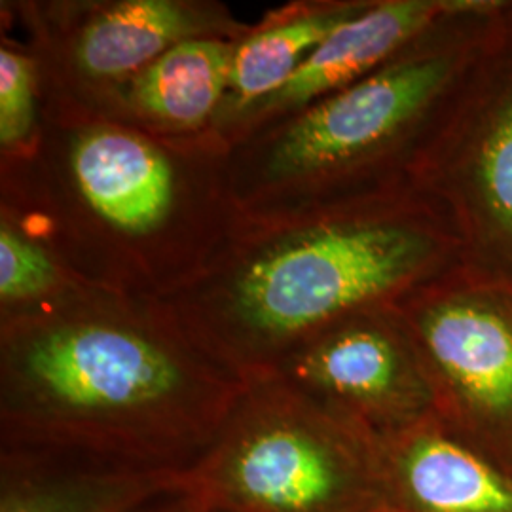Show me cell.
I'll use <instances>...</instances> for the list:
<instances>
[{
    "label": "cell",
    "instance_id": "cell-12",
    "mask_svg": "<svg viewBox=\"0 0 512 512\" xmlns=\"http://www.w3.org/2000/svg\"><path fill=\"white\" fill-rule=\"evenodd\" d=\"M238 42L226 38L181 42L88 114L165 139L217 135Z\"/></svg>",
    "mask_w": 512,
    "mask_h": 512
},
{
    "label": "cell",
    "instance_id": "cell-16",
    "mask_svg": "<svg viewBox=\"0 0 512 512\" xmlns=\"http://www.w3.org/2000/svg\"><path fill=\"white\" fill-rule=\"evenodd\" d=\"M42 88L31 50L2 35L0 40V158L35 147L42 129Z\"/></svg>",
    "mask_w": 512,
    "mask_h": 512
},
{
    "label": "cell",
    "instance_id": "cell-5",
    "mask_svg": "<svg viewBox=\"0 0 512 512\" xmlns=\"http://www.w3.org/2000/svg\"><path fill=\"white\" fill-rule=\"evenodd\" d=\"M183 490L200 512H384L378 437L274 376L247 384Z\"/></svg>",
    "mask_w": 512,
    "mask_h": 512
},
{
    "label": "cell",
    "instance_id": "cell-8",
    "mask_svg": "<svg viewBox=\"0 0 512 512\" xmlns=\"http://www.w3.org/2000/svg\"><path fill=\"white\" fill-rule=\"evenodd\" d=\"M412 184L452 220L465 260L512 277V0H503Z\"/></svg>",
    "mask_w": 512,
    "mask_h": 512
},
{
    "label": "cell",
    "instance_id": "cell-17",
    "mask_svg": "<svg viewBox=\"0 0 512 512\" xmlns=\"http://www.w3.org/2000/svg\"><path fill=\"white\" fill-rule=\"evenodd\" d=\"M137 512H200V509L194 503V499L181 488L173 494L156 499L154 503H150Z\"/></svg>",
    "mask_w": 512,
    "mask_h": 512
},
{
    "label": "cell",
    "instance_id": "cell-2",
    "mask_svg": "<svg viewBox=\"0 0 512 512\" xmlns=\"http://www.w3.org/2000/svg\"><path fill=\"white\" fill-rule=\"evenodd\" d=\"M228 150L217 135L165 139L44 105L35 147L0 158V220L84 285L164 300L209 268L243 220Z\"/></svg>",
    "mask_w": 512,
    "mask_h": 512
},
{
    "label": "cell",
    "instance_id": "cell-10",
    "mask_svg": "<svg viewBox=\"0 0 512 512\" xmlns=\"http://www.w3.org/2000/svg\"><path fill=\"white\" fill-rule=\"evenodd\" d=\"M459 0H372L359 16L336 27L289 82L249 110L228 137V147L256 129L268 128L300 110L346 90L378 69Z\"/></svg>",
    "mask_w": 512,
    "mask_h": 512
},
{
    "label": "cell",
    "instance_id": "cell-1",
    "mask_svg": "<svg viewBox=\"0 0 512 512\" xmlns=\"http://www.w3.org/2000/svg\"><path fill=\"white\" fill-rule=\"evenodd\" d=\"M247 384L164 300L76 283L0 315V448L186 471Z\"/></svg>",
    "mask_w": 512,
    "mask_h": 512
},
{
    "label": "cell",
    "instance_id": "cell-3",
    "mask_svg": "<svg viewBox=\"0 0 512 512\" xmlns=\"http://www.w3.org/2000/svg\"><path fill=\"white\" fill-rule=\"evenodd\" d=\"M463 258L444 209L404 184L293 215L243 217L209 268L164 302L251 382L332 323L393 308Z\"/></svg>",
    "mask_w": 512,
    "mask_h": 512
},
{
    "label": "cell",
    "instance_id": "cell-11",
    "mask_svg": "<svg viewBox=\"0 0 512 512\" xmlns=\"http://www.w3.org/2000/svg\"><path fill=\"white\" fill-rule=\"evenodd\" d=\"M384 512H512V475L433 414L378 437Z\"/></svg>",
    "mask_w": 512,
    "mask_h": 512
},
{
    "label": "cell",
    "instance_id": "cell-13",
    "mask_svg": "<svg viewBox=\"0 0 512 512\" xmlns=\"http://www.w3.org/2000/svg\"><path fill=\"white\" fill-rule=\"evenodd\" d=\"M183 488V471L0 448V512H137Z\"/></svg>",
    "mask_w": 512,
    "mask_h": 512
},
{
    "label": "cell",
    "instance_id": "cell-15",
    "mask_svg": "<svg viewBox=\"0 0 512 512\" xmlns=\"http://www.w3.org/2000/svg\"><path fill=\"white\" fill-rule=\"evenodd\" d=\"M76 283L44 245L0 220V315L35 308Z\"/></svg>",
    "mask_w": 512,
    "mask_h": 512
},
{
    "label": "cell",
    "instance_id": "cell-7",
    "mask_svg": "<svg viewBox=\"0 0 512 512\" xmlns=\"http://www.w3.org/2000/svg\"><path fill=\"white\" fill-rule=\"evenodd\" d=\"M23 27L44 105L92 112L177 44L241 40L253 23L217 0H2Z\"/></svg>",
    "mask_w": 512,
    "mask_h": 512
},
{
    "label": "cell",
    "instance_id": "cell-6",
    "mask_svg": "<svg viewBox=\"0 0 512 512\" xmlns=\"http://www.w3.org/2000/svg\"><path fill=\"white\" fill-rule=\"evenodd\" d=\"M435 416L512 475V277L459 260L397 306Z\"/></svg>",
    "mask_w": 512,
    "mask_h": 512
},
{
    "label": "cell",
    "instance_id": "cell-4",
    "mask_svg": "<svg viewBox=\"0 0 512 512\" xmlns=\"http://www.w3.org/2000/svg\"><path fill=\"white\" fill-rule=\"evenodd\" d=\"M501 4L459 0L359 82L234 141L228 173L241 215H293L412 184Z\"/></svg>",
    "mask_w": 512,
    "mask_h": 512
},
{
    "label": "cell",
    "instance_id": "cell-9",
    "mask_svg": "<svg viewBox=\"0 0 512 512\" xmlns=\"http://www.w3.org/2000/svg\"><path fill=\"white\" fill-rule=\"evenodd\" d=\"M266 376L291 385L374 437L435 414L420 351L395 306L359 311L332 323Z\"/></svg>",
    "mask_w": 512,
    "mask_h": 512
},
{
    "label": "cell",
    "instance_id": "cell-14",
    "mask_svg": "<svg viewBox=\"0 0 512 512\" xmlns=\"http://www.w3.org/2000/svg\"><path fill=\"white\" fill-rule=\"evenodd\" d=\"M372 0H294L264 14L236 46L215 133L228 145L239 120L283 88L330 33Z\"/></svg>",
    "mask_w": 512,
    "mask_h": 512
}]
</instances>
